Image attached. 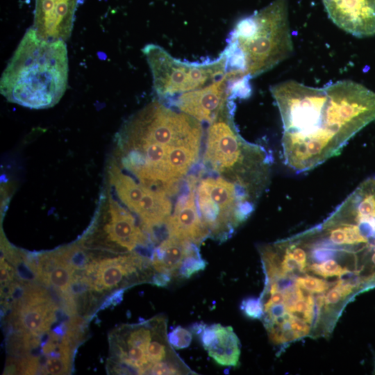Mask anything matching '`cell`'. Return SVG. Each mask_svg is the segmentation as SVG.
Segmentation results:
<instances>
[{
	"label": "cell",
	"mask_w": 375,
	"mask_h": 375,
	"mask_svg": "<svg viewBox=\"0 0 375 375\" xmlns=\"http://www.w3.org/2000/svg\"><path fill=\"white\" fill-rule=\"evenodd\" d=\"M196 201L210 236L225 240L247 219L259 199L224 176L197 177Z\"/></svg>",
	"instance_id": "8992f818"
},
{
	"label": "cell",
	"mask_w": 375,
	"mask_h": 375,
	"mask_svg": "<svg viewBox=\"0 0 375 375\" xmlns=\"http://www.w3.org/2000/svg\"><path fill=\"white\" fill-rule=\"evenodd\" d=\"M197 181V177L194 176L188 178V191L176 201L165 227L167 236L186 240L199 245L210 236V233L196 203Z\"/></svg>",
	"instance_id": "7c38bea8"
},
{
	"label": "cell",
	"mask_w": 375,
	"mask_h": 375,
	"mask_svg": "<svg viewBox=\"0 0 375 375\" xmlns=\"http://www.w3.org/2000/svg\"><path fill=\"white\" fill-rule=\"evenodd\" d=\"M68 74L65 42L43 40L31 26L3 72L1 93L8 101L24 107L48 108L63 96Z\"/></svg>",
	"instance_id": "3957f363"
},
{
	"label": "cell",
	"mask_w": 375,
	"mask_h": 375,
	"mask_svg": "<svg viewBox=\"0 0 375 375\" xmlns=\"http://www.w3.org/2000/svg\"><path fill=\"white\" fill-rule=\"evenodd\" d=\"M270 92L283 123L284 162L298 173L339 155L375 121V92L352 81L314 88L290 80L272 85Z\"/></svg>",
	"instance_id": "6da1fadb"
},
{
	"label": "cell",
	"mask_w": 375,
	"mask_h": 375,
	"mask_svg": "<svg viewBox=\"0 0 375 375\" xmlns=\"http://www.w3.org/2000/svg\"><path fill=\"white\" fill-rule=\"evenodd\" d=\"M233 110L231 100L209 123L203 162L211 171L260 197L269 181L270 159L262 147L246 142L239 135Z\"/></svg>",
	"instance_id": "5b68a950"
},
{
	"label": "cell",
	"mask_w": 375,
	"mask_h": 375,
	"mask_svg": "<svg viewBox=\"0 0 375 375\" xmlns=\"http://www.w3.org/2000/svg\"><path fill=\"white\" fill-rule=\"evenodd\" d=\"M151 259L138 253L93 260L81 274L89 288L98 294L151 278Z\"/></svg>",
	"instance_id": "9c48e42d"
},
{
	"label": "cell",
	"mask_w": 375,
	"mask_h": 375,
	"mask_svg": "<svg viewBox=\"0 0 375 375\" xmlns=\"http://www.w3.org/2000/svg\"><path fill=\"white\" fill-rule=\"evenodd\" d=\"M235 75V72L227 71L205 87L174 97L171 104L200 122L210 123L233 100L231 82Z\"/></svg>",
	"instance_id": "30bf717a"
},
{
	"label": "cell",
	"mask_w": 375,
	"mask_h": 375,
	"mask_svg": "<svg viewBox=\"0 0 375 375\" xmlns=\"http://www.w3.org/2000/svg\"><path fill=\"white\" fill-rule=\"evenodd\" d=\"M36 263L37 273L41 283L56 290L60 294H68L75 271L61 253L41 256Z\"/></svg>",
	"instance_id": "9a60e30c"
},
{
	"label": "cell",
	"mask_w": 375,
	"mask_h": 375,
	"mask_svg": "<svg viewBox=\"0 0 375 375\" xmlns=\"http://www.w3.org/2000/svg\"><path fill=\"white\" fill-rule=\"evenodd\" d=\"M203 136L201 122L156 99L133 115L120 132L127 167L144 184L168 195L197 162Z\"/></svg>",
	"instance_id": "7a4b0ae2"
},
{
	"label": "cell",
	"mask_w": 375,
	"mask_h": 375,
	"mask_svg": "<svg viewBox=\"0 0 375 375\" xmlns=\"http://www.w3.org/2000/svg\"><path fill=\"white\" fill-rule=\"evenodd\" d=\"M167 340L172 347L175 349H185L191 344L192 332L181 326H177L168 333Z\"/></svg>",
	"instance_id": "ffe728a7"
},
{
	"label": "cell",
	"mask_w": 375,
	"mask_h": 375,
	"mask_svg": "<svg viewBox=\"0 0 375 375\" xmlns=\"http://www.w3.org/2000/svg\"><path fill=\"white\" fill-rule=\"evenodd\" d=\"M296 281L301 288L311 293H322L328 290L329 287L326 281L308 275L298 277Z\"/></svg>",
	"instance_id": "7402d4cb"
},
{
	"label": "cell",
	"mask_w": 375,
	"mask_h": 375,
	"mask_svg": "<svg viewBox=\"0 0 375 375\" xmlns=\"http://www.w3.org/2000/svg\"><path fill=\"white\" fill-rule=\"evenodd\" d=\"M215 337L206 349L208 355L219 365L236 367L240 356V340L231 326L215 324Z\"/></svg>",
	"instance_id": "e0dca14e"
},
{
	"label": "cell",
	"mask_w": 375,
	"mask_h": 375,
	"mask_svg": "<svg viewBox=\"0 0 375 375\" xmlns=\"http://www.w3.org/2000/svg\"><path fill=\"white\" fill-rule=\"evenodd\" d=\"M222 51L227 71L241 72L249 78L261 75L293 53L287 0H274L265 8L239 20Z\"/></svg>",
	"instance_id": "277c9868"
},
{
	"label": "cell",
	"mask_w": 375,
	"mask_h": 375,
	"mask_svg": "<svg viewBox=\"0 0 375 375\" xmlns=\"http://www.w3.org/2000/svg\"><path fill=\"white\" fill-rule=\"evenodd\" d=\"M206 262L201 258L198 245H194L184 258L178 276L188 278L196 273L203 271L206 267Z\"/></svg>",
	"instance_id": "ac0fdd59"
},
{
	"label": "cell",
	"mask_w": 375,
	"mask_h": 375,
	"mask_svg": "<svg viewBox=\"0 0 375 375\" xmlns=\"http://www.w3.org/2000/svg\"><path fill=\"white\" fill-rule=\"evenodd\" d=\"M166 324L165 318L156 317L136 324H124L109 334L112 363L125 374H147L151 365L147 348L157 331Z\"/></svg>",
	"instance_id": "ba28073f"
},
{
	"label": "cell",
	"mask_w": 375,
	"mask_h": 375,
	"mask_svg": "<svg viewBox=\"0 0 375 375\" xmlns=\"http://www.w3.org/2000/svg\"><path fill=\"white\" fill-rule=\"evenodd\" d=\"M308 270L324 278L340 277L350 273V270L342 267L335 259H330L322 262L312 263L308 267Z\"/></svg>",
	"instance_id": "d6986e66"
},
{
	"label": "cell",
	"mask_w": 375,
	"mask_h": 375,
	"mask_svg": "<svg viewBox=\"0 0 375 375\" xmlns=\"http://www.w3.org/2000/svg\"><path fill=\"white\" fill-rule=\"evenodd\" d=\"M172 277L166 273L156 272L153 275L151 282L157 286L165 287L170 283Z\"/></svg>",
	"instance_id": "603a6c76"
},
{
	"label": "cell",
	"mask_w": 375,
	"mask_h": 375,
	"mask_svg": "<svg viewBox=\"0 0 375 375\" xmlns=\"http://www.w3.org/2000/svg\"><path fill=\"white\" fill-rule=\"evenodd\" d=\"M85 0H35L33 28L42 39L66 41L71 36L76 12Z\"/></svg>",
	"instance_id": "8fae6325"
},
{
	"label": "cell",
	"mask_w": 375,
	"mask_h": 375,
	"mask_svg": "<svg viewBox=\"0 0 375 375\" xmlns=\"http://www.w3.org/2000/svg\"><path fill=\"white\" fill-rule=\"evenodd\" d=\"M331 21L358 38L375 35V0H322Z\"/></svg>",
	"instance_id": "4fadbf2b"
},
{
	"label": "cell",
	"mask_w": 375,
	"mask_h": 375,
	"mask_svg": "<svg viewBox=\"0 0 375 375\" xmlns=\"http://www.w3.org/2000/svg\"><path fill=\"white\" fill-rule=\"evenodd\" d=\"M240 308L244 315L250 319H260L264 315L262 300L258 297H247L243 299Z\"/></svg>",
	"instance_id": "44dd1931"
},
{
	"label": "cell",
	"mask_w": 375,
	"mask_h": 375,
	"mask_svg": "<svg viewBox=\"0 0 375 375\" xmlns=\"http://www.w3.org/2000/svg\"><path fill=\"white\" fill-rule=\"evenodd\" d=\"M194 245L188 240L167 236L153 251L151 259L152 267L156 272L178 276L184 258Z\"/></svg>",
	"instance_id": "2e32d148"
},
{
	"label": "cell",
	"mask_w": 375,
	"mask_h": 375,
	"mask_svg": "<svg viewBox=\"0 0 375 375\" xmlns=\"http://www.w3.org/2000/svg\"><path fill=\"white\" fill-rule=\"evenodd\" d=\"M104 231L114 251H131L145 240L133 216L118 206L112 208L110 220Z\"/></svg>",
	"instance_id": "5bb4252c"
},
{
	"label": "cell",
	"mask_w": 375,
	"mask_h": 375,
	"mask_svg": "<svg viewBox=\"0 0 375 375\" xmlns=\"http://www.w3.org/2000/svg\"><path fill=\"white\" fill-rule=\"evenodd\" d=\"M153 78V88L160 100L205 87L227 71L223 52L219 57L200 62L183 61L165 49L148 44L142 49Z\"/></svg>",
	"instance_id": "52a82bcc"
}]
</instances>
